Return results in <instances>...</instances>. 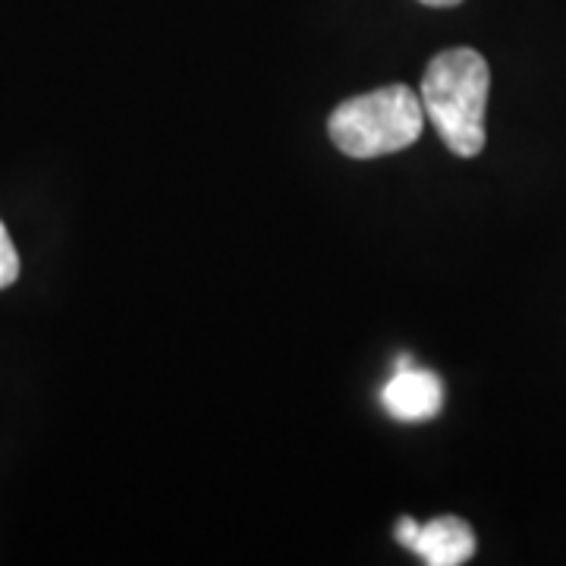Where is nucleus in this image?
I'll return each mask as SVG.
<instances>
[{
    "instance_id": "1",
    "label": "nucleus",
    "mask_w": 566,
    "mask_h": 566,
    "mask_svg": "<svg viewBox=\"0 0 566 566\" xmlns=\"http://www.w3.org/2000/svg\"><path fill=\"white\" fill-rule=\"evenodd\" d=\"M488 88V61L472 48L441 51L424 70V114L447 148L460 158H475L485 148Z\"/></svg>"
},
{
    "instance_id": "2",
    "label": "nucleus",
    "mask_w": 566,
    "mask_h": 566,
    "mask_svg": "<svg viewBox=\"0 0 566 566\" xmlns=\"http://www.w3.org/2000/svg\"><path fill=\"white\" fill-rule=\"evenodd\" d=\"M422 98L406 85H385L337 104L327 133L349 158H381L409 148L422 136Z\"/></svg>"
},
{
    "instance_id": "3",
    "label": "nucleus",
    "mask_w": 566,
    "mask_h": 566,
    "mask_svg": "<svg viewBox=\"0 0 566 566\" xmlns=\"http://www.w3.org/2000/svg\"><path fill=\"white\" fill-rule=\"evenodd\" d=\"M381 403L397 422H428L444 406V385L431 371L400 368L381 390Z\"/></svg>"
},
{
    "instance_id": "4",
    "label": "nucleus",
    "mask_w": 566,
    "mask_h": 566,
    "mask_svg": "<svg viewBox=\"0 0 566 566\" xmlns=\"http://www.w3.org/2000/svg\"><path fill=\"white\" fill-rule=\"evenodd\" d=\"M409 551L428 566H460L475 554V532L460 516H438L419 526Z\"/></svg>"
},
{
    "instance_id": "5",
    "label": "nucleus",
    "mask_w": 566,
    "mask_h": 566,
    "mask_svg": "<svg viewBox=\"0 0 566 566\" xmlns=\"http://www.w3.org/2000/svg\"><path fill=\"white\" fill-rule=\"evenodd\" d=\"M17 277H20V255H17V245L10 240L7 227L0 221V290L10 286Z\"/></svg>"
},
{
    "instance_id": "6",
    "label": "nucleus",
    "mask_w": 566,
    "mask_h": 566,
    "mask_svg": "<svg viewBox=\"0 0 566 566\" xmlns=\"http://www.w3.org/2000/svg\"><path fill=\"white\" fill-rule=\"evenodd\" d=\"M416 532H419V523H416L412 516H403V520L397 523V532H394V535H397V542H400V545L409 547L412 545V538H416Z\"/></svg>"
},
{
    "instance_id": "7",
    "label": "nucleus",
    "mask_w": 566,
    "mask_h": 566,
    "mask_svg": "<svg viewBox=\"0 0 566 566\" xmlns=\"http://www.w3.org/2000/svg\"><path fill=\"white\" fill-rule=\"evenodd\" d=\"M428 7H457V3H463V0H422Z\"/></svg>"
}]
</instances>
